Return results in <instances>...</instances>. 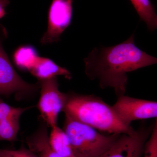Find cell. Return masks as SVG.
Returning a JSON list of instances; mask_svg holds the SVG:
<instances>
[{"mask_svg": "<svg viewBox=\"0 0 157 157\" xmlns=\"http://www.w3.org/2000/svg\"><path fill=\"white\" fill-rule=\"evenodd\" d=\"M113 106L121 120L131 125L135 121L157 118V101L138 99L126 96L117 97Z\"/></svg>", "mask_w": 157, "mask_h": 157, "instance_id": "obj_8", "label": "cell"}, {"mask_svg": "<svg viewBox=\"0 0 157 157\" xmlns=\"http://www.w3.org/2000/svg\"><path fill=\"white\" fill-rule=\"evenodd\" d=\"M64 130L76 157H98L121 134L104 135L98 130L65 114Z\"/></svg>", "mask_w": 157, "mask_h": 157, "instance_id": "obj_3", "label": "cell"}, {"mask_svg": "<svg viewBox=\"0 0 157 157\" xmlns=\"http://www.w3.org/2000/svg\"><path fill=\"white\" fill-rule=\"evenodd\" d=\"M84 62L87 77L97 80L101 88L113 89L119 97L125 93L128 73L157 64V58L137 47L133 34L117 45L94 48Z\"/></svg>", "mask_w": 157, "mask_h": 157, "instance_id": "obj_1", "label": "cell"}, {"mask_svg": "<svg viewBox=\"0 0 157 157\" xmlns=\"http://www.w3.org/2000/svg\"><path fill=\"white\" fill-rule=\"evenodd\" d=\"M73 0H52L48 12V27L41 38L44 45L59 42L70 25L73 14Z\"/></svg>", "mask_w": 157, "mask_h": 157, "instance_id": "obj_7", "label": "cell"}, {"mask_svg": "<svg viewBox=\"0 0 157 157\" xmlns=\"http://www.w3.org/2000/svg\"><path fill=\"white\" fill-rule=\"evenodd\" d=\"M3 38L0 37V97L15 94L21 98L34 94L40 89L39 82L31 84L18 75L3 48Z\"/></svg>", "mask_w": 157, "mask_h": 157, "instance_id": "obj_5", "label": "cell"}, {"mask_svg": "<svg viewBox=\"0 0 157 157\" xmlns=\"http://www.w3.org/2000/svg\"><path fill=\"white\" fill-rule=\"evenodd\" d=\"M29 72L39 81L50 79L57 76H63L69 79L72 77L70 71L66 68L60 67L50 59L40 56Z\"/></svg>", "mask_w": 157, "mask_h": 157, "instance_id": "obj_10", "label": "cell"}, {"mask_svg": "<svg viewBox=\"0 0 157 157\" xmlns=\"http://www.w3.org/2000/svg\"><path fill=\"white\" fill-rule=\"evenodd\" d=\"M153 127L142 125L132 134H121L108 149L98 157H142L144 145Z\"/></svg>", "mask_w": 157, "mask_h": 157, "instance_id": "obj_6", "label": "cell"}, {"mask_svg": "<svg viewBox=\"0 0 157 157\" xmlns=\"http://www.w3.org/2000/svg\"><path fill=\"white\" fill-rule=\"evenodd\" d=\"M143 157H157V118L144 145Z\"/></svg>", "mask_w": 157, "mask_h": 157, "instance_id": "obj_16", "label": "cell"}, {"mask_svg": "<svg viewBox=\"0 0 157 157\" xmlns=\"http://www.w3.org/2000/svg\"><path fill=\"white\" fill-rule=\"evenodd\" d=\"M0 157H39L29 147L22 146L18 149H0Z\"/></svg>", "mask_w": 157, "mask_h": 157, "instance_id": "obj_17", "label": "cell"}, {"mask_svg": "<svg viewBox=\"0 0 157 157\" xmlns=\"http://www.w3.org/2000/svg\"><path fill=\"white\" fill-rule=\"evenodd\" d=\"M63 111L82 123L109 134H130L135 131L121 119L113 106L94 95L67 94Z\"/></svg>", "mask_w": 157, "mask_h": 157, "instance_id": "obj_2", "label": "cell"}, {"mask_svg": "<svg viewBox=\"0 0 157 157\" xmlns=\"http://www.w3.org/2000/svg\"><path fill=\"white\" fill-rule=\"evenodd\" d=\"M36 51L33 46L25 45L15 51L13 56L15 64L21 70L29 71L39 57Z\"/></svg>", "mask_w": 157, "mask_h": 157, "instance_id": "obj_13", "label": "cell"}, {"mask_svg": "<svg viewBox=\"0 0 157 157\" xmlns=\"http://www.w3.org/2000/svg\"><path fill=\"white\" fill-rule=\"evenodd\" d=\"M40 96L37 106L41 117L47 126L57 125L58 117L63 111L67 94L60 91L56 77L39 81Z\"/></svg>", "mask_w": 157, "mask_h": 157, "instance_id": "obj_4", "label": "cell"}, {"mask_svg": "<svg viewBox=\"0 0 157 157\" xmlns=\"http://www.w3.org/2000/svg\"><path fill=\"white\" fill-rule=\"evenodd\" d=\"M49 135L51 147L63 157H76L72 150L67 134L57 125L52 127Z\"/></svg>", "mask_w": 157, "mask_h": 157, "instance_id": "obj_11", "label": "cell"}, {"mask_svg": "<svg viewBox=\"0 0 157 157\" xmlns=\"http://www.w3.org/2000/svg\"><path fill=\"white\" fill-rule=\"evenodd\" d=\"M20 118H10L0 121V141L14 142L17 140Z\"/></svg>", "mask_w": 157, "mask_h": 157, "instance_id": "obj_14", "label": "cell"}, {"mask_svg": "<svg viewBox=\"0 0 157 157\" xmlns=\"http://www.w3.org/2000/svg\"><path fill=\"white\" fill-rule=\"evenodd\" d=\"M32 107H15L5 103L0 98V121L10 118L20 117L21 115Z\"/></svg>", "mask_w": 157, "mask_h": 157, "instance_id": "obj_15", "label": "cell"}, {"mask_svg": "<svg viewBox=\"0 0 157 157\" xmlns=\"http://www.w3.org/2000/svg\"><path fill=\"white\" fill-rule=\"evenodd\" d=\"M10 3L9 0H0V19L6 14V9Z\"/></svg>", "mask_w": 157, "mask_h": 157, "instance_id": "obj_18", "label": "cell"}, {"mask_svg": "<svg viewBox=\"0 0 157 157\" xmlns=\"http://www.w3.org/2000/svg\"><path fill=\"white\" fill-rule=\"evenodd\" d=\"M140 19L151 32L157 29V13L150 0H130Z\"/></svg>", "mask_w": 157, "mask_h": 157, "instance_id": "obj_12", "label": "cell"}, {"mask_svg": "<svg viewBox=\"0 0 157 157\" xmlns=\"http://www.w3.org/2000/svg\"><path fill=\"white\" fill-rule=\"evenodd\" d=\"M28 147L39 157H63L51 147L47 125L43 124L39 129L26 139Z\"/></svg>", "mask_w": 157, "mask_h": 157, "instance_id": "obj_9", "label": "cell"}]
</instances>
